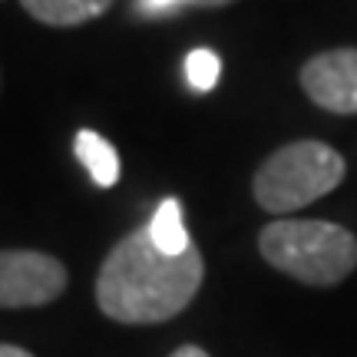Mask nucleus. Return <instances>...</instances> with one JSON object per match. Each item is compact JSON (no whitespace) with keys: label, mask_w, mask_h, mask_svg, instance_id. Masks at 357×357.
<instances>
[{"label":"nucleus","mask_w":357,"mask_h":357,"mask_svg":"<svg viewBox=\"0 0 357 357\" xmlns=\"http://www.w3.org/2000/svg\"><path fill=\"white\" fill-rule=\"evenodd\" d=\"M205 281L199 245L166 255L149 229H132L102 258L96 275V305L119 324H162L192 305Z\"/></svg>","instance_id":"obj_1"},{"label":"nucleus","mask_w":357,"mask_h":357,"mask_svg":"<svg viewBox=\"0 0 357 357\" xmlns=\"http://www.w3.org/2000/svg\"><path fill=\"white\" fill-rule=\"evenodd\" d=\"M258 252L281 275L311 288H334L357 268L354 231L321 218L271 222L258 231Z\"/></svg>","instance_id":"obj_2"},{"label":"nucleus","mask_w":357,"mask_h":357,"mask_svg":"<svg viewBox=\"0 0 357 357\" xmlns=\"http://www.w3.org/2000/svg\"><path fill=\"white\" fill-rule=\"evenodd\" d=\"M347 176L344 155L321 139L288 142L268 155L252 176V195L271 215H291L331 195Z\"/></svg>","instance_id":"obj_3"},{"label":"nucleus","mask_w":357,"mask_h":357,"mask_svg":"<svg viewBox=\"0 0 357 357\" xmlns=\"http://www.w3.org/2000/svg\"><path fill=\"white\" fill-rule=\"evenodd\" d=\"M70 284V271L56 255L33 248L0 252V307H43L53 305Z\"/></svg>","instance_id":"obj_4"},{"label":"nucleus","mask_w":357,"mask_h":357,"mask_svg":"<svg viewBox=\"0 0 357 357\" xmlns=\"http://www.w3.org/2000/svg\"><path fill=\"white\" fill-rule=\"evenodd\" d=\"M298 83L314 106L334 116H357V47H334L305 60Z\"/></svg>","instance_id":"obj_5"},{"label":"nucleus","mask_w":357,"mask_h":357,"mask_svg":"<svg viewBox=\"0 0 357 357\" xmlns=\"http://www.w3.org/2000/svg\"><path fill=\"white\" fill-rule=\"evenodd\" d=\"M113 0H20L37 24L47 26H79L109 10Z\"/></svg>","instance_id":"obj_6"},{"label":"nucleus","mask_w":357,"mask_h":357,"mask_svg":"<svg viewBox=\"0 0 357 357\" xmlns=\"http://www.w3.org/2000/svg\"><path fill=\"white\" fill-rule=\"evenodd\" d=\"M73 149H77V159L86 166V172L100 189H113L119 182V155H116L113 142L106 136L93 132V129H79L77 139H73Z\"/></svg>","instance_id":"obj_7"},{"label":"nucleus","mask_w":357,"mask_h":357,"mask_svg":"<svg viewBox=\"0 0 357 357\" xmlns=\"http://www.w3.org/2000/svg\"><path fill=\"white\" fill-rule=\"evenodd\" d=\"M149 235H153V242L159 245L166 255H182L185 248H192V245H195L189 238V231H185L178 199H162V202H159L153 222H149Z\"/></svg>","instance_id":"obj_8"},{"label":"nucleus","mask_w":357,"mask_h":357,"mask_svg":"<svg viewBox=\"0 0 357 357\" xmlns=\"http://www.w3.org/2000/svg\"><path fill=\"white\" fill-rule=\"evenodd\" d=\"M218 77H222V60H218L215 50L208 47H199L185 56V79L195 93H208V89L218 86Z\"/></svg>","instance_id":"obj_9"},{"label":"nucleus","mask_w":357,"mask_h":357,"mask_svg":"<svg viewBox=\"0 0 357 357\" xmlns=\"http://www.w3.org/2000/svg\"><path fill=\"white\" fill-rule=\"evenodd\" d=\"M182 7H189L185 0H132V10L136 17H146V20H155V17H172Z\"/></svg>","instance_id":"obj_10"},{"label":"nucleus","mask_w":357,"mask_h":357,"mask_svg":"<svg viewBox=\"0 0 357 357\" xmlns=\"http://www.w3.org/2000/svg\"><path fill=\"white\" fill-rule=\"evenodd\" d=\"M169 357H212L205 347H199V344H182V347H176Z\"/></svg>","instance_id":"obj_11"},{"label":"nucleus","mask_w":357,"mask_h":357,"mask_svg":"<svg viewBox=\"0 0 357 357\" xmlns=\"http://www.w3.org/2000/svg\"><path fill=\"white\" fill-rule=\"evenodd\" d=\"M0 357H33L26 347H17V344H0Z\"/></svg>","instance_id":"obj_12"},{"label":"nucleus","mask_w":357,"mask_h":357,"mask_svg":"<svg viewBox=\"0 0 357 357\" xmlns=\"http://www.w3.org/2000/svg\"><path fill=\"white\" fill-rule=\"evenodd\" d=\"M189 7H225V3H235V0H185Z\"/></svg>","instance_id":"obj_13"}]
</instances>
